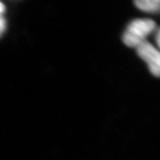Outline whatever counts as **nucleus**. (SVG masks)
<instances>
[{
    "label": "nucleus",
    "mask_w": 160,
    "mask_h": 160,
    "mask_svg": "<svg viewBox=\"0 0 160 160\" xmlns=\"http://www.w3.org/2000/svg\"><path fill=\"white\" fill-rule=\"evenodd\" d=\"M4 11H5V7H4L2 4L0 2V15L3 13Z\"/></svg>",
    "instance_id": "5"
},
{
    "label": "nucleus",
    "mask_w": 160,
    "mask_h": 160,
    "mask_svg": "<svg viewBox=\"0 0 160 160\" xmlns=\"http://www.w3.org/2000/svg\"><path fill=\"white\" fill-rule=\"evenodd\" d=\"M5 22L2 18L0 17V35L2 33V32L5 31Z\"/></svg>",
    "instance_id": "4"
},
{
    "label": "nucleus",
    "mask_w": 160,
    "mask_h": 160,
    "mask_svg": "<svg viewBox=\"0 0 160 160\" xmlns=\"http://www.w3.org/2000/svg\"><path fill=\"white\" fill-rule=\"evenodd\" d=\"M156 23L148 19L131 22L123 35V42L128 47H136L145 41V38L156 29Z\"/></svg>",
    "instance_id": "1"
},
{
    "label": "nucleus",
    "mask_w": 160,
    "mask_h": 160,
    "mask_svg": "<svg viewBox=\"0 0 160 160\" xmlns=\"http://www.w3.org/2000/svg\"><path fill=\"white\" fill-rule=\"evenodd\" d=\"M140 57L148 65L150 71L153 75L159 77L160 72L159 52L148 42H143L137 47Z\"/></svg>",
    "instance_id": "2"
},
{
    "label": "nucleus",
    "mask_w": 160,
    "mask_h": 160,
    "mask_svg": "<svg viewBox=\"0 0 160 160\" xmlns=\"http://www.w3.org/2000/svg\"><path fill=\"white\" fill-rule=\"evenodd\" d=\"M160 0H134V3L141 11L148 13L159 11Z\"/></svg>",
    "instance_id": "3"
}]
</instances>
